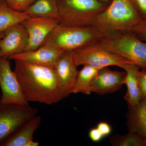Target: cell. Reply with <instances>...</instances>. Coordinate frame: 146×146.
<instances>
[{
  "label": "cell",
  "mask_w": 146,
  "mask_h": 146,
  "mask_svg": "<svg viewBox=\"0 0 146 146\" xmlns=\"http://www.w3.org/2000/svg\"><path fill=\"white\" fill-rule=\"evenodd\" d=\"M1 89H0V104H1Z\"/></svg>",
  "instance_id": "f1b7e54d"
},
{
  "label": "cell",
  "mask_w": 146,
  "mask_h": 146,
  "mask_svg": "<svg viewBox=\"0 0 146 146\" xmlns=\"http://www.w3.org/2000/svg\"><path fill=\"white\" fill-rule=\"evenodd\" d=\"M141 69L136 65L126 71L125 84L127 86V91L124 97L129 108L134 107L143 100L138 84L136 72Z\"/></svg>",
  "instance_id": "e0dca14e"
},
{
  "label": "cell",
  "mask_w": 146,
  "mask_h": 146,
  "mask_svg": "<svg viewBox=\"0 0 146 146\" xmlns=\"http://www.w3.org/2000/svg\"><path fill=\"white\" fill-rule=\"evenodd\" d=\"M99 1H100L102 2H103L106 3L108 1V0H99Z\"/></svg>",
  "instance_id": "83f0119b"
},
{
  "label": "cell",
  "mask_w": 146,
  "mask_h": 146,
  "mask_svg": "<svg viewBox=\"0 0 146 146\" xmlns=\"http://www.w3.org/2000/svg\"><path fill=\"white\" fill-rule=\"evenodd\" d=\"M77 67L89 65L100 70L109 66H116L127 71L132 62L102 46L98 42L72 51Z\"/></svg>",
  "instance_id": "8992f818"
},
{
  "label": "cell",
  "mask_w": 146,
  "mask_h": 146,
  "mask_svg": "<svg viewBox=\"0 0 146 146\" xmlns=\"http://www.w3.org/2000/svg\"><path fill=\"white\" fill-rule=\"evenodd\" d=\"M28 38L27 32L21 23L11 27L5 31L0 41V57L8 58L11 56L24 52Z\"/></svg>",
  "instance_id": "8fae6325"
},
{
  "label": "cell",
  "mask_w": 146,
  "mask_h": 146,
  "mask_svg": "<svg viewBox=\"0 0 146 146\" xmlns=\"http://www.w3.org/2000/svg\"><path fill=\"white\" fill-rule=\"evenodd\" d=\"M42 118L35 116L21 127L0 145V146H29L33 136L39 127Z\"/></svg>",
  "instance_id": "5bb4252c"
},
{
  "label": "cell",
  "mask_w": 146,
  "mask_h": 146,
  "mask_svg": "<svg viewBox=\"0 0 146 146\" xmlns=\"http://www.w3.org/2000/svg\"><path fill=\"white\" fill-rule=\"evenodd\" d=\"M126 72L113 71L108 67L99 70L91 83L92 92L100 95L111 94L125 84Z\"/></svg>",
  "instance_id": "7c38bea8"
},
{
  "label": "cell",
  "mask_w": 146,
  "mask_h": 146,
  "mask_svg": "<svg viewBox=\"0 0 146 146\" xmlns=\"http://www.w3.org/2000/svg\"><path fill=\"white\" fill-rule=\"evenodd\" d=\"M97 128L99 130L104 137L109 135L111 132V127L108 123L100 122L97 125Z\"/></svg>",
  "instance_id": "d4e9b609"
},
{
  "label": "cell",
  "mask_w": 146,
  "mask_h": 146,
  "mask_svg": "<svg viewBox=\"0 0 146 146\" xmlns=\"http://www.w3.org/2000/svg\"><path fill=\"white\" fill-rule=\"evenodd\" d=\"M24 12L30 17L60 19L58 0H36Z\"/></svg>",
  "instance_id": "2e32d148"
},
{
  "label": "cell",
  "mask_w": 146,
  "mask_h": 146,
  "mask_svg": "<svg viewBox=\"0 0 146 146\" xmlns=\"http://www.w3.org/2000/svg\"><path fill=\"white\" fill-rule=\"evenodd\" d=\"M21 23L26 29L29 36L25 52L34 50L41 46L48 35L59 24V20L31 17Z\"/></svg>",
  "instance_id": "9c48e42d"
},
{
  "label": "cell",
  "mask_w": 146,
  "mask_h": 146,
  "mask_svg": "<svg viewBox=\"0 0 146 146\" xmlns=\"http://www.w3.org/2000/svg\"><path fill=\"white\" fill-rule=\"evenodd\" d=\"M65 51L49 45H42L36 50L11 56L9 60H20L34 65L54 68L56 62Z\"/></svg>",
  "instance_id": "4fadbf2b"
},
{
  "label": "cell",
  "mask_w": 146,
  "mask_h": 146,
  "mask_svg": "<svg viewBox=\"0 0 146 146\" xmlns=\"http://www.w3.org/2000/svg\"><path fill=\"white\" fill-rule=\"evenodd\" d=\"M142 20L129 0H112L97 16L91 26L106 35L117 32L131 31Z\"/></svg>",
  "instance_id": "7a4b0ae2"
},
{
  "label": "cell",
  "mask_w": 146,
  "mask_h": 146,
  "mask_svg": "<svg viewBox=\"0 0 146 146\" xmlns=\"http://www.w3.org/2000/svg\"><path fill=\"white\" fill-rule=\"evenodd\" d=\"M142 20H146V0H129Z\"/></svg>",
  "instance_id": "603a6c76"
},
{
  "label": "cell",
  "mask_w": 146,
  "mask_h": 146,
  "mask_svg": "<svg viewBox=\"0 0 146 146\" xmlns=\"http://www.w3.org/2000/svg\"><path fill=\"white\" fill-rule=\"evenodd\" d=\"M58 86L63 98L69 96L75 83L78 71L72 51H65L54 67Z\"/></svg>",
  "instance_id": "30bf717a"
},
{
  "label": "cell",
  "mask_w": 146,
  "mask_h": 146,
  "mask_svg": "<svg viewBox=\"0 0 146 146\" xmlns=\"http://www.w3.org/2000/svg\"><path fill=\"white\" fill-rule=\"evenodd\" d=\"M89 137L93 142H98L100 141L104 136L97 128H93L89 131Z\"/></svg>",
  "instance_id": "484cf974"
},
{
  "label": "cell",
  "mask_w": 146,
  "mask_h": 146,
  "mask_svg": "<svg viewBox=\"0 0 146 146\" xmlns=\"http://www.w3.org/2000/svg\"><path fill=\"white\" fill-rule=\"evenodd\" d=\"M98 70L89 65H84L83 68L78 71L71 94L82 93L86 95H90L92 93L91 82Z\"/></svg>",
  "instance_id": "d6986e66"
},
{
  "label": "cell",
  "mask_w": 146,
  "mask_h": 146,
  "mask_svg": "<svg viewBox=\"0 0 146 146\" xmlns=\"http://www.w3.org/2000/svg\"><path fill=\"white\" fill-rule=\"evenodd\" d=\"M1 1V0H0V1Z\"/></svg>",
  "instance_id": "4dcf8cb0"
},
{
  "label": "cell",
  "mask_w": 146,
  "mask_h": 146,
  "mask_svg": "<svg viewBox=\"0 0 146 146\" xmlns=\"http://www.w3.org/2000/svg\"><path fill=\"white\" fill-rule=\"evenodd\" d=\"M113 146H146L143 139L138 133L129 131L125 136H113L110 140Z\"/></svg>",
  "instance_id": "ffe728a7"
},
{
  "label": "cell",
  "mask_w": 146,
  "mask_h": 146,
  "mask_svg": "<svg viewBox=\"0 0 146 146\" xmlns=\"http://www.w3.org/2000/svg\"><path fill=\"white\" fill-rule=\"evenodd\" d=\"M37 112L29 104H0V145L36 116Z\"/></svg>",
  "instance_id": "52a82bcc"
},
{
  "label": "cell",
  "mask_w": 146,
  "mask_h": 146,
  "mask_svg": "<svg viewBox=\"0 0 146 146\" xmlns=\"http://www.w3.org/2000/svg\"><path fill=\"white\" fill-rule=\"evenodd\" d=\"M106 35L92 26H68L59 24L42 45L72 51L99 42Z\"/></svg>",
  "instance_id": "3957f363"
},
{
  "label": "cell",
  "mask_w": 146,
  "mask_h": 146,
  "mask_svg": "<svg viewBox=\"0 0 146 146\" xmlns=\"http://www.w3.org/2000/svg\"><path fill=\"white\" fill-rule=\"evenodd\" d=\"M14 72L27 101L54 104L63 100L54 68L14 60Z\"/></svg>",
  "instance_id": "6da1fadb"
},
{
  "label": "cell",
  "mask_w": 146,
  "mask_h": 146,
  "mask_svg": "<svg viewBox=\"0 0 146 146\" xmlns=\"http://www.w3.org/2000/svg\"><path fill=\"white\" fill-rule=\"evenodd\" d=\"M136 76L143 99L146 98V71L144 69L137 70Z\"/></svg>",
  "instance_id": "7402d4cb"
},
{
  "label": "cell",
  "mask_w": 146,
  "mask_h": 146,
  "mask_svg": "<svg viewBox=\"0 0 146 146\" xmlns=\"http://www.w3.org/2000/svg\"><path fill=\"white\" fill-rule=\"evenodd\" d=\"M139 39L146 42V20H142L131 30Z\"/></svg>",
  "instance_id": "cb8c5ba5"
},
{
  "label": "cell",
  "mask_w": 146,
  "mask_h": 146,
  "mask_svg": "<svg viewBox=\"0 0 146 146\" xmlns=\"http://www.w3.org/2000/svg\"><path fill=\"white\" fill-rule=\"evenodd\" d=\"M8 58L0 57L1 104L28 105Z\"/></svg>",
  "instance_id": "ba28073f"
},
{
  "label": "cell",
  "mask_w": 146,
  "mask_h": 146,
  "mask_svg": "<svg viewBox=\"0 0 146 146\" xmlns=\"http://www.w3.org/2000/svg\"><path fill=\"white\" fill-rule=\"evenodd\" d=\"M102 46L127 59L141 69L146 68V42L131 31L106 35L98 42Z\"/></svg>",
  "instance_id": "277c9868"
},
{
  "label": "cell",
  "mask_w": 146,
  "mask_h": 146,
  "mask_svg": "<svg viewBox=\"0 0 146 146\" xmlns=\"http://www.w3.org/2000/svg\"><path fill=\"white\" fill-rule=\"evenodd\" d=\"M127 125L129 131L138 133L146 146V98L134 107L129 108Z\"/></svg>",
  "instance_id": "9a60e30c"
},
{
  "label": "cell",
  "mask_w": 146,
  "mask_h": 146,
  "mask_svg": "<svg viewBox=\"0 0 146 146\" xmlns=\"http://www.w3.org/2000/svg\"><path fill=\"white\" fill-rule=\"evenodd\" d=\"M144 69V70H145L146 71V68H144V69Z\"/></svg>",
  "instance_id": "f546056e"
},
{
  "label": "cell",
  "mask_w": 146,
  "mask_h": 146,
  "mask_svg": "<svg viewBox=\"0 0 146 146\" xmlns=\"http://www.w3.org/2000/svg\"><path fill=\"white\" fill-rule=\"evenodd\" d=\"M59 24L68 26H91L107 5L99 0H58Z\"/></svg>",
  "instance_id": "5b68a950"
},
{
  "label": "cell",
  "mask_w": 146,
  "mask_h": 146,
  "mask_svg": "<svg viewBox=\"0 0 146 146\" xmlns=\"http://www.w3.org/2000/svg\"><path fill=\"white\" fill-rule=\"evenodd\" d=\"M30 17L25 12L11 8L5 0L0 1V32L5 31L11 27L21 23Z\"/></svg>",
  "instance_id": "ac0fdd59"
},
{
  "label": "cell",
  "mask_w": 146,
  "mask_h": 146,
  "mask_svg": "<svg viewBox=\"0 0 146 146\" xmlns=\"http://www.w3.org/2000/svg\"><path fill=\"white\" fill-rule=\"evenodd\" d=\"M5 35V31L2 32H0V41H1V39H2L3 37Z\"/></svg>",
  "instance_id": "4316f807"
},
{
  "label": "cell",
  "mask_w": 146,
  "mask_h": 146,
  "mask_svg": "<svg viewBox=\"0 0 146 146\" xmlns=\"http://www.w3.org/2000/svg\"><path fill=\"white\" fill-rule=\"evenodd\" d=\"M7 5L14 10L24 12L36 0H5Z\"/></svg>",
  "instance_id": "44dd1931"
}]
</instances>
